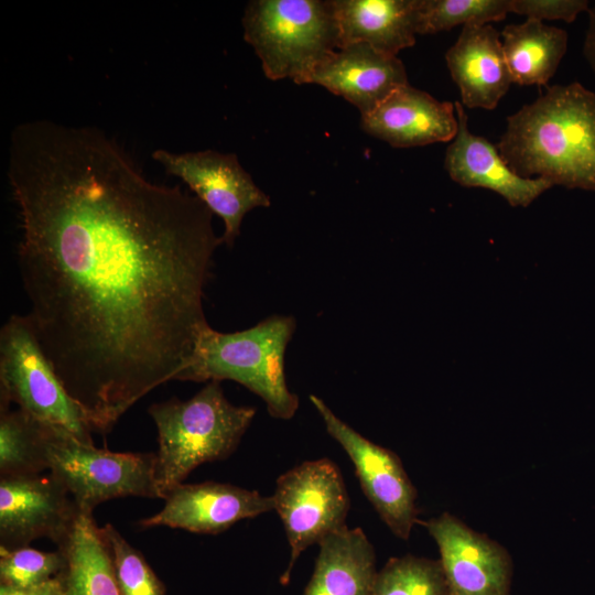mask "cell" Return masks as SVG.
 I'll return each mask as SVG.
<instances>
[{
  "instance_id": "6da1fadb",
  "label": "cell",
  "mask_w": 595,
  "mask_h": 595,
  "mask_svg": "<svg viewBox=\"0 0 595 595\" xmlns=\"http://www.w3.org/2000/svg\"><path fill=\"white\" fill-rule=\"evenodd\" d=\"M8 178L36 339L93 432L177 380L209 326L204 286L223 244L213 213L149 181L95 127L17 126Z\"/></svg>"
},
{
  "instance_id": "7a4b0ae2",
  "label": "cell",
  "mask_w": 595,
  "mask_h": 595,
  "mask_svg": "<svg viewBox=\"0 0 595 595\" xmlns=\"http://www.w3.org/2000/svg\"><path fill=\"white\" fill-rule=\"evenodd\" d=\"M497 149L519 176L595 192V93L553 85L507 118Z\"/></svg>"
},
{
  "instance_id": "3957f363",
  "label": "cell",
  "mask_w": 595,
  "mask_h": 595,
  "mask_svg": "<svg viewBox=\"0 0 595 595\" xmlns=\"http://www.w3.org/2000/svg\"><path fill=\"white\" fill-rule=\"evenodd\" d=\"M159 440L154 479L164 497L197 466L229 457L251 424L256 408L235 405L220 381L210 380L190 400L176 398L148 409Z\"/></svg>"
},
{
  "instance_id": "277c9868",
  "label": "cell",
  "mask_w": 595,
  "mask_h": 595,
  "mask_svg": "<svg viewBox=\"0 0 595 595\" xmlns=\"http://www.w3.org/2000/svg\"><path fill=\"white\" fill-rule=\"evenodd\" d=\"M295 327L294 317L288 315H272L234 333L207 326L177 380L236 381L260 397L271 416L290 420L299 409V398L288 388L284 355Z\"/></svg>"
},
{
  "instance_id": "5b68a950",
  "label": "cell",
  "mask_w": 595,
  "mask_h": 595,
  "mask_svg": "<svg viewBox=\"0 0 595 595\" xmlns=\"http://www.w3.org/2000/svg\"><path fill=\"white\" fill-rule=\"evenodd\" d=\"M242 26L245 41L271 80L309 84L316 67L339 47L332 1H250Z\"/></svg>"
},
{
  "instance_id": "8992f818",
  "label": "cell",
  "mask_w": 595,
  "mask_h": 595,
  "mask_svg": "<svg viewBox=\"0 0 595 595\" xmlns=\"http://www.w3.org/2000/svg\"><path fill=\"white\" fill-rule=\"evenodd\" d=\"M47 472L68 490L80 512L118 497L159 498L155 453H117L43 422Z\"/></svg>"
},
{
  "instance_id": "52a82bcc",
  "label": "cell",
  "mask_w": 595,
  "mask_h": 595,
  "mask_svg": "<svg viewBox=\"0 0 595 595\" xmlns=\"http://www.w3.org/2000/svg\"><path fill=\"white\" fill-rule=\"evenodd\" d=\"M0 402L94 444L86 418L43 353L28 315H11L0 333Z\"/></svg>"
},
{
  "instance_id": "ba28073f",
  "label": "cell",
  "mask_w": 595,
  "mask_h": 595,
  "mask_svg": "<svg viewBox=\"0 0 595 595\" xmlns=\"http://www.w3.org/2000/svg\"><path fill=\"white\" fill-rule=\"evenodd\" d=\"M290 545V560L281 583L309 547L346 526L349 496L337 465L328 458L306 461L278 477L272 495Z\"/></svg>"
},
{
  "instance_id": "9c48e42d",
  "label": "cell",
  "mask_w": 595,
  "mask_h": 595,
  "mask_svg": "<svg viewBox=\"0 0 595 595\" xmlns=\"http://www.w3.org/2000/svg\"><path fill=\"white\" fill-rule=\"evenodd\" d=\"M310 401L327 433L353 462L360 487L380 519L397 538L408 540L418 521V493L400 457L355 431L317 396L311 394Z\"/></svg>"
},
{
  "instance_id": "30bf717a",
  "label": "cell",
  "mask_w": 595,
  "mask_h": 595,
  "mask_svg": "<svg viewBox=\"0 0 595 595\" xmlns=\"http://www.w3.org/2000/svg\"><path fill=\"white\" fill-rule=\"evenodd\" d=\"M164 170L181 178L224 221L223 244L231 247L240 234L245 215L268 207L269 196L240 165L235 153L213 150L175 153L158 149L152 153Z\"/></svg>"
},
{
  "instance_id": "8fae6325",
  "label": "cell",
  "mask_w": 595,
  "mask_h": 595,
  "mask_svg": "<svg viewBox=\"0 0 595 595\" xmlns=\"http://www.w3.org/2000/svg\"><path fill=\"white\" fill-rule=\"evenodd\" d=\"M416 523L437 544L450 595H510L513 564L502 544L446 511Z\"/></svg>"
},
{
  "instance_id": "7c38bea8",
  "label": "cell",
  "mask_w": 595,
  "mask_h": 595,
  "mask_svg": "<svg viewBox=\"0 0 595 595\" xmlns=\"http://www.w3.org/2000/svg\"><path fill=\"white\" fill-rule=\"evenodd\" d=\"M79 512L68 490L50 472L0 478V549L29 547L42 538L60 547Z\"/></svg>"
},
{
  "instance_id": "4fadbf2b",
  "label": "cell",
  "mask_w": 595,
  "mask_h": 595,
  "mask_svg": "<svg viewBox=\"0 0 595 595\" xmlns=\"http://www.w3.org/2000/svg\"><path fill=\"white\" fill-rule=\"evenodd\" d=\"M164 501L159 512L141 519L139 526L218 534L240 520L274 510L272 496L216 482L180 484L164 497Z\"/></svg>"
},
{
  "instance_id": "5bb4252c",
  "label": "cell",
  "mask_w": 595,
  "mask_h": 595,
  "mask_svg": "<svg viewBox=\"0 0 595 595\" xmlns=\"http://www.w3.org/2000/svg\"><path fill=\"white\" fill-rule=\"evenodd\" d=\"M309 84H317L368 113L409 84L403 63L365 43L343 46L321 63Z\"/></svg>"
},
{
  "instance_id": "9a60e30c",
  "label": "cell",
  "mask_w": 595,
  "mask_h": 595,
  "mask_svg": "<svg viewBox=\"0 0 595 595\" xmlns=\"http://www.w3.org/2000/svg\"><path fill=\"white\" fill-rule=\"evenodd\" d=\"M455 105L440 101L409 84L372 111L361 115L363 130L393 148L452 141L457 132Z\"/></svg>"
},
{
  "instance_id": "2e32d148",
  "label": "cell",
  "mask_w": 595,
  "mask_h": 595,
  "mask_svg": "<svg viewBox=\"0 0 595 595\" xmlns=\"http://www.w3.org/2000/svg\"><path fill=\"white\" fill-rule=\"evenodd\" d=\"M457 132L446 149L444 166L450 177L465 187H484L501 195L511 206L527 207L552 187L548 181L516 174L497 147L468 129L467 113L456 101Z\"/></svg>"
},
{
  "instance_id": "e0dca14e",
  "label": "cell",
  "mask_w": 595,
  "mask_h": 595,
  "mask_svg": "<svg viewBox=\"0 0 595 595\" xmlns=\"http://www.w3.org/2000/svg\"><path fill=\"white\" fill-rule=\"evenodd\" d=\"M501 33L493 25H464L445 61L467 108L493 110L513 84Z\"/></svg>"
},
{
  "instance_id": "ac0fdd59",
  "label": "cell",
  "mask_w": 595,
  "mask_h": 595,
  "mask_svg": "<svg viewBox=\"0 0 595 595\" xmlns=\"http://www.w3.org/2000/svg\"><path fill=\"white\" fill-rule=\"evenodd\" d=\"M339 47L365 43L397 56L414 45L419 0H333Z\"/></svg>"
},
{
  "instance_id": "d6986e66",
  "label": "cell",
  "mask_w": 595,
  "mask_h": 595,
  "mask_svg": "<svg viewBox=\"0 0 595 595\" xmlns=\"http://www.w3.org/2000/svg\"><path fill=\"white\" fill-rule=\"evenodd\" d=\"M312 577L304 595H370L376 553L364 530L347 526L320 543Z\"/></svg>"
},
{
  "instance_id": "ffe728a7",
  "label": "cell",
  "mask_w": 595,
  "mask_h": 595,
  "mask_svg": "<svg viewBox=\"0 0 595 595\" xmlns=\"http://www.w3.org/2000/svg\"><path fill=\"white\" fill-rule=\"evenodd\" d=\"M60 574L64 595H120L108 549L93 513L79 512L67 539Z\"/></svg>"
},
{
  "instance_id": "44dd1931",
  "label": "cell",
  "mask_w": 595,
  "mask_h": 595,
  "mask_svg": "<svg viewBox=\"0 0 595 595\" xmlns=\"http://www.w3.org/2000/svg\"><path fill=\"white\" fill-rule=\"evenodd\" d=\"M502 50L513 84L545 86L567 48L565 30L527 19L501 31Z\"/></svg>"
},
{
  "instance_id": "7402d4cb",
  "label": "cell",
  "mask_w": 595,
  "mask_h": 595,
  "mask_svg": "<svg viewBox=\"0 0 595 595\" xmlns=\"http://www.w3.org/2000/svg\"><path fill=\"white\" fill-rule=\"evenodd\" d=\"M45 470L43 422L0 402V478L39 475Z\"/></svg>"
},
{
  "instance_id": "603a6c76",
  "label": "cell",
  "mask_w": 595,
  "mask_h": 595,
  "mask_svg": "<svg viewBox=\"0 0 595 595\" xmlns=\"http://www.w3.org/2000/svg\"><path fill=\"white\" fill-rule=\"evenodd\" d=\"M370 595H450L440 560L407 554L377 573Z\"/></svg>"
},
{
  "instance_id": "cb8c5ba5",
  "label": "cell",
  "mask_w": 595,
  "mask_h": 595,
  "mask_svg": "<svg viewBox=\"0 0 595 595\" xmlns=\"http://www.w3.org/2000/svg\"><path fill=\"white\" fill-rule=\"evenodd\" d=\"M511 0H419L418 34L450 31L456 25L504 20Z\"/></svg>"
},
{
  "instance_id": "d4e9b609",
  "label": "cell",
  "mask_w": 595,
  "mask_h": 595,
  "mask_svg": "<svg viewBox=\"0 0 595 595\" xmlns=\"http://www.w3.org/2000/svg\"><path fill=\"white\" fill-rule=\"evenodd\" d=\"M108 549L120 595H165V585L142 553L111 524L99 528Z\"/></svg>"
},
{
  "instance_id": "484cf974",
  "label": "cell",
  "mask_w": 595,
  "mask_h": 595,
  "mask_svg": "<svg viewBox=\"0 0 595 595\" xmlns=\"http://www.w3.org/2000/svg\"><path fill=\"white\" fill-rule=\"evenodd\" d=\"M65 563V555L60 549L54 552L30 547L0 549V584L14 587L36 586L58 576Z\"/></svg>"
},
{
  "instance_id": "4316f807",
  "label": "cell",
  "mask_w": 595,
  "mask_h": 595,
  "mask_svg": "<svg viewBox=\"0 0 595 595\" xmlns=\"http://www.w3.org/2000/svg\"><path fill=\"white\" fill-rule=\"evenodd\" d=\"M588 9L589 2L586 0H511L512 13L539 21L547 19L572 23Z\"/></svg>"
},
{
  "instance_id": "83f0119b",
  "label": "cell",
  "mask_w": 595,
  "mask_h": 595,
  "mask_svg": "<svg viewBox=\"0 0 595 595\" xmlns=\"http://www.w3.org/2000/svg\"><path fill=\"white\" fill-rule=\"evenodd\" d=\"M0 595H64L60 575L36 586L14 587L0 584Z\"/></svg>"
},
{
  "instance_id": "f1b7e54d",
  "label": "cell",
  "mask_w": 595,
  "mask_h": 595,
  "mask_svg": "<svg viewBox=\"0 0 595 595\" xmlns=\"http://www.w3.org/2000/svg\"><path fill=\"white\" fill-rule=\"evenodd\" d=\"M588 23L583 43V55L595 74V4L589 7Z\"/></svg>"
}]
</instances>
